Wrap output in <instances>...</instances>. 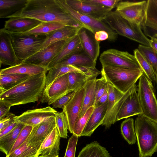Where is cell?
<instances>
[{
  "instance_id": "cell-1",
  "label": "cell",
  "mask_w": 157,
  "mask_h": 157,
  "mask_svg": "<svg viewBox=\"0 0 157 157\" xmlns=\"http://www.w3.org/2000/svg\"><path fill=\"white\" fill-rule=\"evenodd\" d=\"M12 17L30 18L42 22L57 21L67 26L84 28L91 31L66 12L56 0H28L23 9L8 18Z\"/></svg>"
},
{
  "instance_id": "cell-2",
  "label": "cell",
  "mask_w": 157,
  "mask_h": 157,
  "mask_svg": "<svg viewBox=\"0 0 157 157\" xmlns=\"http://www.w3.org/2000/svg\"><path fill=\"white\" fill-rule=\"evenodd\" d=\"M46 72L30 76L15 86L0 93V101L12 106L38 101L45 87Z\"/></svg>"
},
{
  "instance_id": "cell-3",
  "label": "cell",
  "mask_w": 157,
  "mask_h": 157,
  "mask_svg": "<svg viewBox=\"0 0 157 157\" xmlns=\"http://www.w3.org/2000/svg\"><path fill=\"white\" fill-rule=\"evenodd\" d=\"M139 157H151L157 151V122L143 114L134 123Z\"/></svg>"
},
{
  "instance_id": "cell-4",
  "label": "cell",
  "mask_w": 157,
  "mask_h": 157,
  "mask_svg": "<svg viewBox=\"0 0 157 157\" xmlns=\"http://www.w3.org/2000/svg\"><path fill=\"white\" fill-rule=\"evenodd\" d=\"M102 21L107 24L118 34L150 46V40L146 36L140 26L131 23L122 17L116 10L111 11Z\"/></svg>"
},
{
  "instance_id": "cell-5",
  "label": "cell",
  "mask_w": 157,
  "mask_h": 157,
  "mask_svg": "<svg viewBox=\"0 0 157 157\" xmlns=\"http://www.w3.org/2000/svg\"><path fill=\"white\" fill-rule=\"evenodd\" d=\"M102 76L122 93H126L143 74L141 69L102 66Z\"/></svg>"
},
{
  "instance_id": "cell-6",
  "label": "cell",
  "mask_w": 157,
  "mask_h": 157,
  "mask_svg": "<svg viewBox=\"0 0 157 157\" xmlns=\"http://www.w3.org/2000/svg\"><path fill=\"white\" fill-rule=\"evenodd\" d=\"M138 94L142 114L157 122V100L153 84L144 73L139 78Z\"/></svg>"
},
{
  "instance_id": "cell-7",
  "label": "cell",
  "mask_w": 157,
  "mask_h": 157,
  "mask_svg": "<svg viewBox=\"0 0 157 157\" xmlns=\"http://www.w3.org/2000/svg\"><path fill=\"white\" fill-rule=\"evenodd\" d=\"M10 34L15 52L20 63L38 52L45 39V36Z\"/></svg>"
},
{
  "instance_id": "cell-8",
  "label": "cell",
  "mask_w": 157,
  "mask_h": 157,
  "mask_svg": "<svg viewBox=\"0 0 157 157\" xmlns=\"http://www.w3.org/2000/svg\"><path fill=\"white\" fill-rule=\"evenodd\" d=\"M147 1H122L118 4L116 11L129 22L145 29Z\"/></svg>"
},
{
  "instance_id": "cell-9",
  "label": "cell",
  "mask_w": 157,
  "mask_h": 157,
  "mask_svg": "<svg viewBox=\"0 0 157 157\" xmlns=\"http://www.w3.org/2000/svg\"><path fill=\"white\" fill-rule=\"evenodd\" d=\"M99 60L102 66L141 69L134 55L127 52L109 49L101 54Z\"/></svg>"
},
{
  "instance_id": "cell-10",
  "label": "cell",
  "mask_w": 157,
  "mask_h": 157,
  "mask_svg": "<svg viewBox=\"0 0 157 157\" xmlns=\"http://www.w3.org/2000/svg\"><path fill=\"white\" fill-rule=\"evenodd\" d=\"M61 7L67 13L85 25L89 28L94 35L96 32L103 30L108 34V40L111 42L116 41L118 34L105 23L98 21L88 16L81 13L71 9L66 3L65 0H56Z\"/></svg>"
},
{
  "instance_id": "cell-11",
  "label": "cell",
  "mask_w": 157,
  "mask_h": 157,
  "mask_svg": "<svg viewBox=\"0 0 157 157\" xmlns=\"http://www.w3.org/2000/svg\"><path fill=\"white\" fill-rule=\"evenodd\" d=\"M108 99L106 114L101 125L105 129L109 128L117 122L118 113L128 93L124 94L108 82Z\"/></svg>"
},
{
  "instance_id": "cell-12",
  "label": "cell",
  "mask_w": 157,
  "mask_h": 157,
  "mask_svg": "<svg viewBox=\"0 0 157 157\" xmlns=\"http://www.w3.org/2000/svg\"><path fill=\"white\" fill-rule=\"evenodd\" d=\"M71 39L54 43L37 52L23 62L41 66L47 69L51 62Z\"/></svg>"
},
{
  "instance_id": "cell-13",
  "label": "cell",
  "mask_w": 157,
  "mask_h": 157,
  "mask_svg": "<svg viewBox=\"0 0 157 157\" xmlns=\"http://www.w3.org/2000/svg\"><path fill=\"white\" fill-rule=\"evenodd\" d=\"M142 114L138 94V86L134 84L128 90L117 117V121Z\"/></svg>"
},
{
  "instance_id": "cell-14",
  "label": "cell",
  "mask_w": 157,
  "mask_h": 157,
  "mask_svg": "<svg viewBox=\"0 0 157 157\" xmlns=\"http://www.w3.org/2000/svg\"><path fill=\"white\" fill-rule=\"evenodd\" d=\"M0 61L1 64L10 67L21 63L15 52L11 35L3 28L0 29Z\"/></svg>"
},
{
  "instance_id": "cell-15",
  "label": "cell",
  "mask_w": 157,
  "mask_h": 157,
  "mask_svg": "<svg viewBox=\"0 0 157 157\" xmlns=\"http://www.w3.org/2000/svg\"><path fill=\"white\" fill-rule=\"evenodd\" d=\"M84 93V87L76 91L71 100L63 109L67 118L68 130L71 133L81 109Z\"/></svg>"
},
{
  "instance_id": "cell-16",
  "label": "cell",
  "mask_w": 157,
  "mask_h": 157,
  "mask_svg": "<svg viewBox=\"0 0 157 157\" xmlns=\"http://www.w3.org/2000/svg\"><path fill=\"white\" fill-rule=\"evenodd\" d=\"M57 112L53 108L49 106L28 110L19 116H16L15 120L17 123L33 127L46 118L55 117Z\"/></svg>"
},
{
  "instance_id": "cell-17",
  "label": "cell",
  "mask_w": 157,
  "mask_h": 157,
  "mask_svg": "<svg viewBox=\"0 0 157 157\" xmlns=\"http://www.w3.org/2000/svg\"><path fill=\"white\" fill-rule=\"evenodd\" d=\"M68 86V73L55 80L47 88L44 90L40 99L41 103L48 102L52 104L59 98L69 93Z\"/></svg>"
},
{
  "instance_id": "cell-18",
  "label": "cell",
  "mask_w": 157,
  "mask_h": 157,
  "mask_svg": "<svg viewBox=\"0 0 157 157\" xmlns=\"http://www.w3.org/2000/svg\"><path fill=\"white\" fill-rule=\"evenodd\" d=\"M73 10L98 21H102L112 9L96 6L82 2L80 0H65Z\"/></svg>"
},
{
  "instance_id": "cell-19",
  "label": "cell",
  "mask_w": 157,
  "mask_h": 157,
  "mask_svg": "<svg viewBox=\"0 0 157 157\" xmlns=\"http://www.w3.org/2000/svg\"><path fill=\"white\" fill-rule=\"evenodd\" d=\"M56 127L55 117H50L45 118L33 127L28 138V144H41Z\"/></svg>"
},
{
  "instance_id": "cell-20",
  "label": "cell",
  "mask_w": 157,
  "mask_h": 157,
  "mask_svg": "<svg viewBox=\"0 0 157 157\" xmlns=\"http://www.w3.org/2000/svg\"><path fill=\"white\" fill-rule=\"evenodd\" d=\"M83 49L95 62L99 55L100 42L94 37V34L87 29L82 28L78 32Z\"/></svg>"
},
{
  "instance_id": "cell-21",
  "label": "cell",
  "mask_w": 157,
  "mask_h": 157,
  "mask_svg": "<svg viewBox=\"0 0 157 157\" xmlns=\"http://www.w3.org/2000/svg\"><path fill=\"white\" fill-rule=\"evenodd\" d=\"M80 29L74 26H65L51 32L45 36V40L39 51L58 41L71 39L78 34Z\"/></svg>"
},
{
  "instance_id": "cell-22",
  "label": "cell",
  "mask_w": 157,
  "mask_h": 157,
  "mask_svg": "<svg viewBox=\"0 0 157 157\" xmlns=\"http://www.w3.org/2000/svg\"><path fill=\"white\" fill-rule=\"evenodd\" d=\"M42 22L32 18L12 17L6 21L3 28L11 33H22L29 31Z\"/></svg>"
},
{
  "instance_id": "cell-23",
  "label": "cell",
  "mask_w": 157,
  "mask_h": 157,
  "mask_svg": "<svg viewBox=\"0 0 157 157\" xmlns=\"http://www.w3.org/2000/svg\"><path fill=\"white\" fill-rule=\"evenodd\" d=\"M48 71L46 75L44 90L48 88L57 78L63 75L71 72H76L84 74L88 76L91 72V68L88 67H77L69 65L55 67Z\"/></svg>"
},
{
  "instance_id": "cell-24",
  "label": "cell",
  "mask_w": 157,
  "mask_h": 157,
  "mask_svg": "<svg viewBox=\"0 0 157 157\" xmlns=\"http://www.w3.org/2000/svg\"><path fill=\"white\" fill-rule=\"evenodd\" d=\"M60 136L56 127L41 144L37 154L39 156L58 155Z\"/></svg>"
},
{
  "instance_id": "cell-25",
  "label": "cell",
  "mask_w": 157,
  "mask_h": 157,
  "mask_svg": "<svg viewBox=\"0 0 157 157\" xmlns=\"http://www.w3.org/2000/svg\"><path fill=\"white\" fill-rule=\"evenodd\" d=\"M107 102L94 107L81 136H90L98 126L102 124L106 113Z\"/></svg>"
},
{
  "instance_id": "cell-26",
  "label": "cell",
  "mask_w": 157,
  "mask_h": 157,
  "mask_svg": "<svg viewBox=\"0 0 157 157\" xmlns=\"http://www.w3.org/2000/svg\"><path fill=\"white\" fill-rule=\"evenodd\" d=\"M82 50L80 40L77 34L64 46L59 53L51 62L47 68L48 71L54 67L58 62Z\"/></svg>"
},
{
  "instance_id": "cell-27",
  "label": "cell",
  "mask_w": 157,
  "mask_h": 157,
  "mask_svg": "<svg viewBox=\"0 0 157 157\" xmlns=\"http://www.w3.org/2000/svg\"><path fill=\"white\" fill-rule=\"evenodd\" d=\"M96 63V62L94 61L83 49L58 62L54 67L70 65L77 67L95 68Z\"/></svg>"
},
{
  "instance_id": "cell-28",
  "label": "cell",
  "mask_w": 157,
  "mask_h": 157,
  "mask_svg": "<svg viewBox=\"0 0 157 157\" xmlns=\"http://www.w3.org/2000/svg\"><path fill=\"white\" fill-rule=\"evenodd\" d=\"M47 71L43 67L22 62L17 65L1 70L0 75L19 74L31 76Z\"/></svg>"
},
{
  "instance_id": "cell-29",
  "label": "cell",
  "mask_w": 157,
  "mask_h": 157,
  "mask_svg": "<svg viewBox=\"0 0 157 157\" xmlns=\"http://www.w3.org/2000/svg\"><path fill=\"white\" fill-rule=\"evenodd\" d=\"M65 26L67 25L57 21L43 22L35 28L26 32L22 33H9L12 35L17 36L29 35L46 36L51 32Z\"/></svg>"
},
{
  "instance_id": "cell-30",
  "label": "cell",
  "mask_w": 157,
  "mask_h": 157,
  "mask_svg": "<svg viewBox=\"0 0 157 157\" xmlns=\"http://www.w3.org/2000/svg\"><path fill=\"white\" fill-rule=\"evenodd\" d=\"M96 79V78L89 79L84 86L85 93L82 105L78 119L82 117L89 108L94 106L95 99V85Z\"/></svg>"
},
{
  "instance_id": "cell-31",
  "label": "cell",
  "mask_w": 157,
  "mask_h": 157,
  "mask_svg": "<svg viewBox=\"0 0 157 157\" xmlns=\"http://www.w3.org/2000/svg\"><path fill=\"white\" fill-rule=\"evenodd\" d=\"M28 0H0V17L8 18L21 10Z\"/></svg>"
},
{
  "instance_id": "cell-32",
  "label": "cell",
  "mask_w": 157,
  "mask_h": 157,
  "mask_svg": "<svg viewBox=\"0 0 157 157\" xmlns=\"http://www.w3.org/2000/svg\"><path fill=\"white\" fill-rule=\"evenodd\" d=\"M25 125L22 124L18 123L17 126L12 131L0 137V150L6 156L9 154L20 132Z\"/></svg>"
},
{
  "instance_id": "cell-33",
  "label": "cell",
  "mask_w": 157,
  "mask_h": 157,
  "mask_svg": "<svg viewBox=\"0 0 157 157\" xmlns=\"http://www.w3.org/2000/svg\"><path fill=\"white\" fill-rule=\"evenodd\" d=\"M30 76L19 74L0 75V94L15 86Z\"/></svg>"
},
{
  "instance_id": "cell-34",
  "label": "cell",
  "mask_w": 157,
  "mask_h": 157,
  "mask_svg": "<svg viewBox=\"0 0 157 157\" xmlns=\"http://www.w3.org/2000/svg\"><path fill=\"white\" fill-rule=\"evenodd\" d=\"M78 157H111L106 148L97 141L87 144L79 152Z\"/></svg>"
},
{
  "instance_id": "cell-35",
  "label": "cell",
  "mask_w": 157,
  "mask_h": 157,
  "mask_svg": "<svg viewBox=\"0 0 157 157\" xmlns=\"http://www.w3.org/2000/svg\"><path fill=\"white\" fill-rule=\"evenodd\" d=\"M41 144L29 145L27 139L21 146L6 157H37L38 152Z\"/></svg>"
},
{
  "instance_id": "cell-36",
  "label": "cell",
  "mask_w": 157,
  "mask_h": 157,
  "mask_svg": "<svg viewBox=\"0 0 157 157\" xmlns=\"http://www.w3.org/2000/svg\"><path fill=\"white\" fill-rule=\"evenodd\" d=\"M92 78H94L79 72L68 73L67 91H76L83 88L87 81Z\"/></svg>"
},
{
  "instance_id": "cell-37",
  "label": "cell",
  "mask_w": 157,
  "mask_h": 157,
  "mask_svg": "<svg viewBox=\"0 0 157 157\" xmlns=\"http://www.w3.org/2000/svg\"><path fill=\"white\" fill-rule=\"evenodd\" d=\"M134 54L144 74L152 83H156V77L153 68L146 57L138 49L134 51Z\"/></svg>"
},
{
  "instance_id": "cell-38",
  "label": "cell",
  "mask_w": 157,
  "mask_h": 157,
  "mask_svg": "<svg viewBox=\"0 0 157 157\" xmlns=\"http://www.w3.org/2000/svg\"><path fill=\"white\" fill-rule=\"evenodd\" d=\"M121 130L123 137L129 144L136 143L137 139L133 118H126L124 121L121 125Z\"/></svg>"
},
{
  "instance_id": "cell-39",
  "label": "cell",
  "mask_w": 157,
  "mask_h": 157,
  "mask_svg": "<svg viewBox=\"0 0 157 157\" xmlns=\"http://www.w3.org/2000/svg\"><path fill=\"white\" fill-rule=\"evenodd\" d=\"M145 25L153 29L157 28V0L147 1Z\"/></svg>"
},
{
  "instance_id": "cell-40",
  "label": "cell",
  "mask_w": 157,
  "mask_h": 157,
  "mask_svg": "<svg viewBox=\"0 0 157 157\" xmlns=\"http://www.w3.org/2000/svg\"><path fill=\"white\" fill-rule=\"evenodd\" d=\"M138 49L151 65L155 74L157 84V53L150 46L139 44Z\"/></svg>"
},
{
  "instance_id": "cell-41",
  "label": "cell",
  "mask_w": 157,
  "mask_h": 157,
  "mask_svg": "<svg viewBox=\"0 0 157 157\" xmlns=\"http://www.w3.org/2000/svg\"><path fill=\"white\" fill-rule=\"evenodd\" d=\"M94 108V106L89 108L84 114L77 120L74 127L73 134L75 135L78 137L81 136L82 132Z\"/></svg>"
},
{
  "instance_id": "cell-42",
  "label": "cell",
  "mask_w": 157,
  "mask_h": 157,
  "mask_svg": "<svg viewBox=\"0 0 157 157\" xmlns=\"http://www.w3.org/2000/svg\"><path fill=\"white\" fill-rule=\"evenodd\" d=\"M56 127L61 138L67 139V137L68 124L64 112H57L55 114Z\"/></svg>"
},
{
  "instance_id": "cell-43",
  "label": "cell",
  "mask_w": 157,
  "mask_h": 157,
  "mask_svg": "<svg viewBox=\"0 0 157 157\" xmlns=\"http://www.w3.org/2000/svg\"><path fill=\"white\" fill-rule=\"evenodd\" d=\"M108 82L103 76L100 78L96 79L95 81V99L94 107L97 104L100 97L108 89Z\"/></svg>"
},
{
  "instance_id": "cell-44",
  "label": "cell",
  "mask_w": 157,
  "mask_h": 157,
  "mask_svg": "<svg viewBox=\"0 0 157 157\" xmlns=\"http://www.w3.org/2000/svg\"><path fill=\"white\" fill-rule=\"evenodd\" d=\"M33 127L28 125H25L24 126L20 132L9 154L21 146L25 141L30 134Z\"/></svg>"
},
{
  "instance_id": "cell-45",
  "label": "cell",
  "mask_w": 157,
  "mask_h": 157,
  "mask_svg": "<svg viewBox=\"0 0 157 157\" xmlns=\"http://www.w3.org/2000/svg\"><path fill=\"white\" fill-rule=\"evenodd\" d=\"M83 2L101 7L112 9L116 7L121 0H80Z\"/></svg>"
},
{
  "instance_id": "cell-46",
  "label": "cell",
  "mask_w": 157,
  "mask_h": 157,
  "mask_svg": "<svg viewBox=\"0 0 157 157\" xmlns=\"http://www.w3.org/2000/svg\"><path fill=\"white\" fill-rule=\"evenodd\" d=\"M78 136L72 134L69 138L64 157H75Z\"/></svg>"
},
{
  "instance_id": "cell-47",
  "label": "cell",
  "mask_w": 157,
  "mask_h": 157,
  "mask_svg": "<svg viewBox=\"0 0 157 157\" xmlns=\"http://www.w3.org/2000/svg\"><path fill=\"white\" fill-rule=\"evenodd\" d=\"M76 91L68 93L59 98L52 105L53 108H60L63 109L71 100L74 96Z\"/></svg>"
},
{
  "instance_id": "cell-48",
  "label": "cell",
  "mask_w": 157,
  "mask_h": 157,
  "mask_svg": "<svg viewBox=\"0 0 157 157\" xmlns=\"http://www.w3.org/2000/svg\"><path fill=\"white\" fill-rule=\"evenodd\" d=\"M16 116L15 114L11 113L9 116L0 119V132L16 122L15 120Z\"/></svg>"
},
{
  "instance_id": "cell-49",
  "label": "cell",
  "mask_w": 157,
  "mask_h": 157,
  "mask_svg": "<svg viewBox=\"0 0 157 157\" xmlns=\"http://www.w3.org/2000/svg\"><path fill=\"white\" fill-rule=\"evenodd\" d=\"M11 105L4 102L0 101V119L10 114V109Z\"/></svg>"
},
{
  "instance_id": "cell-50",
  "label": "cell",
  "mask_w": 157,
  "mask_h": 157,
  "mask_svg": "<svg viewBox=\"0 0 157 157\" xmlns=\"http://www.w3.org/2000/svg\"><path fill=\"white\" fill-rule=\"evenodd\" d=\"M94 36L95 39L98 42L108 40L109 37L108 33L103 30L96 32Z\"/></svg>"
},
{
  "instance_id": "cell-51",
  "label": "cell",
  "mask_w": 157,
  "mask_h": 157,
  "mask_svg": "<svg viewBox=\"0 0 157 157\" xmlns=\"http://www.w3.org/2000/svg\"><path fill=\"white\" fill-rule=\"evenodd\" d=\"M18 123L15 122L0 132V137L8 134L12 131L17 126Z\"/></svg>"
},
{
  "instance_id": "cell-52",
  "label": "cell",
  "mask_w": 157,
  "mask_h": 157,
  "mask_svg": "<svg viewBox=\"0 0 157 157\" xmlns=\"http://www.w3.org/2000/svg\"><path fill=\"white\" fill-rule=\"evenodd\" d=\"M108 90L105 91L104 94L100 98L95 107L99 106L108 101Z\"/></svg>"
},
{
  "instance_id": "cell-53",
  "label": "cell",
  "mask_w": 157,
  "mask_h": 157,
  "mask_svg": "<svg viewBox=\"0 0 157 157\" xmlns=\"http://www.w3.org/2000/svg\"><path fill=\"white\" fill-rule=\"evenodd\" d=\"M148 36H150L151 38V39H150V47L157 53V37L153 36H151L150 35H148Z\"/></svg>"
},
{
  "instance_id": "cell-54",
  "label": "cell",
  "mask_w": 157,
  "mask_h": 157,
  "mask_svg": "<svg viewBox=\"0 0 157 157\" xmlns=\"http://www.w3.org/2000/svg\"><path fill=\"white\" fill-rule=\"evenodd\" d=\"M37 157H59V155L57 156H49V155L44 156H39Z\"/></svg>"
},
{
  "instance_id": "cell-55",
  "label": "cell",
  "mask_w": 157,
  "mask_h": 157,
  "mask_svg": "<svg viewBox=\"0 0 157 157\" xmlns=\"http://www.w3.org/2000/svg\"><path fill=\"white\" fill-rule=\"evenodd\" d=\"M154 36L157 37V33H155V34L153 35Z\"/></svg>"
},
{
  "instance_id": "cell-56",
  "label": "cell",
  "mask_w": 157,
  "mask_h": 157,
  "mask_svg": "<svg viewBox=\"0 0 157 157\" xmlns=\"http://www.w3.org/2000/svg\"><path fill=\"white\" fill-rule=\"evenodd\" d=\"M154 30H156V31H157V28L155 29H154Z\"/></svg>"
}]
</instances>
